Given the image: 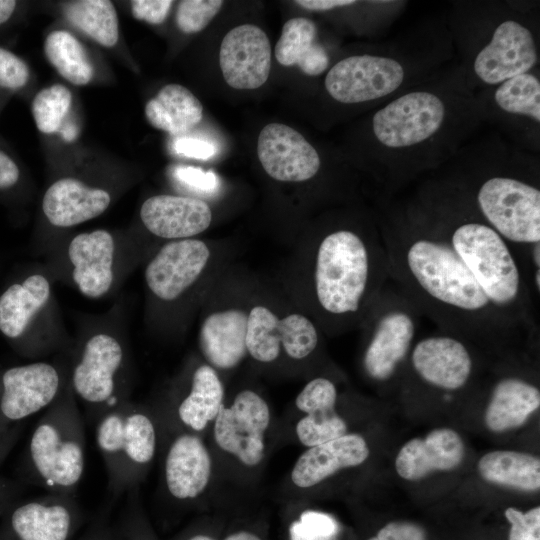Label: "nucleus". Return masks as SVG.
I'll return each mask as SVG.
<instances>
[{"mask_svg": "<svg viewBox=\"0 0 540 540\" xmlns=\"http://www.w3.org/2000/svg\"><path fill=\"white\" fill-rule=\"evenodd\" d=\"M379 229L390 280L440 330L481 345L530 337L493 306L455 250L415 206L382 218Z\"/></svg>", "mask_w": 540, "mask_h": 540, "instance_id": "obj_1", "label": "nucleus"}, {"mask_svg": "<svg viewBox=\"0 0 540 540\" xmlns=\"http://www.w3.org/2000/svg\"><path fill=\"white\" fill-rule=\"evenodd\" d=\"M389 281L379 228L328 229L308 244L305 312L327 333L359 327Z\"/></svg>", "mask_w": 540, "mask_h": 540, "instance_id": "obj_2", "label": "nucleus"}, {"mask_svg": "<svg viewBox=\"0 0 540 540\" xmlns=\"http://www.w3.org/2000/svg\"><path fill=\"white\" fill-rule=\"evenodd\" d=\"M415 207L455 250L493 306L523 332L534 335L535 297L511 245L460 193L429 194Z\"/></svg>", "mask_w": 540, "mask_h": 540, "instance_id": "obj_3", "label": "nucleus"}, {"mask_svg": "<svg viewBox=\"0 0 540 540\" xmlns=\"http://www.w3.org/2000/svg\"><path fill=\"white\" fill-rule=\"evenodd\" d=\"M85 450V419L68 382L34 426L20 461V477L47 492L76 495Z\"/></svg>", "mask_w": 540, "mask_h": 540, "instance_id": "obj_4", "label": "nucleus"}, {"mask_svg": "<svg viewBox=\"0 0 540 540\" xmlns=\"http://www.w3.org/2000/svg\"><path fill=\"white\" fill-rule=\"evenodd\" d=\"M94 426L107 487L115 500L145 480L160 448L159 422L151 407L129 399L102 415Z\"/></svg>", "mask_w": 540, "mask_h": 540, "instance_id": "obj_5", "label": "nucleus"}, {"mask_svg": "<svg viewBox=\"0 0 540 540\" xmlns=\"http://www.w3.org/2000/svg\"><path fill=\"white\" fill-rule=\"evenodd\" d=\"M460 194L476 214L513 248L523 269L540 250V189L511 175L482 179L473 195Z\"/></svg>", "mask_w": 540, "mask_h": 540, "instance_id": "obj_6", "label": "nucleus"}, {"mask_svg": "<svg viewBox=\"0 0 540 540\" xmlns=\"http://www.w3.org/2000/svg\"><path fill=\"white\" fill-rule=\"evenodd\" d=\"M422 316L402 289L394 282L386 284L359 326L362 368L370 380L383 384L395 377L415 344Z\"/></svg>", "mask_w": 540, "mask_h": 540, "instance_id": "obj_7", "label": "nucleus"}, {"mask_svg": "<svg viewBox=\"0 0 540 540\" xmlns=\"http://www.w3.org/2000/svg\"><path fill=\"white\" fill-rule=\"evenodd\" d=\"M124 345L115 336L98 332L81 345L69 372L73 393L84 407L86 423L93 424L129 400Z\"/></svg>", "mask_w": 540, "mask_h": 540, "instance_id": "obj_8", "label": "nucleus"}, {"mask_svg": "<svg viewBox=\"0 0 540 540\" xmlns=\"http://www.w3.org/2000/svg\"><path fill=\"white\" fill-rule=\"evenodd\" d=\"M322 330L305 311H279L266 301L249 302L247 355L261 365L282 357L295 362L310 358L319 348Z\"/></svg>", "mask_w": 540, "mask_h": 540, "instance_id": "obj_9", "label": "nucleus"}, {"mask_svg": "<svg viewBox=\"0 0 540 540\" xmlns=\"http://www.w3.org/2000/svg\"><path fill=\"white\" fill-rule=\"evenodd\" d=\"M272 421L266 399L254 389L238 391L224 403L211 425L217 449L242 468L253 470L266 457Z\"/></svg>", "mask_w": 540, "mask_h": 540, "instance_id": "obj_10", "label": "nucleus"}, {"mask_svg": "<svg viewBox=\"0 0 540 540\" xmlns=\"http://www.w3.org/2000/svg\"><path fill=\"white\" fill-rule=\"evenodd\" d=\"M225 401L219 372L206 362H200L177 380L164 404L151 408L158 419L160 434L186 431L202 436Z\"/></svg>", "mask_w": 540, "mask_h": 540, "instance_id": "obj_11", "label": "nucleus"}, {"mask_svg": "<svg viewBox=\"0 0 540 540\" xmlns=\"http://www.w3.org/2000/svg\"><path fill=\"white\" fill-rule=\"evenodd\" d=\"M448 120V107L436 93H405L376 111L372 131L388 150L416 148L436 136Z\"/></svg>", "mask_w": 540, "mask_h": 540, "instance_id": "obj_12", "label": "nucleus"}, {"mask_svg": "<svg viewBox=\"0 0 540 540\" xmlns=\"http://www.w3.org/2000/svg\"><path fill=\"white\" fill-rule=\"evenodd\" d=\"M84 521L76 495L47 492L19 500L1 516L0 540H72Z\"/></svg>", "mask_w": 540, "mask_h": 540, "instance_id": "obj_13", "label": "nucleus"}, {"mask_svg": "<svg viewBox=\"0 0 540 540\" xmlns=\"http://www.w3.org/2000/svg\"><path fill=\"white\" fill-rule=\"evenodd\" d=\"M69 382V373L53 362L36 361L0 370V429L48 408Z\"/></svg>", "mask_w": 540, "mask_h": 540, "instance_id": "obj_14", "label": "nucleus"}, {"mask_svg": "<svg viewBox=\"0 0 540 540\" xmlns=\"http://www.w3.org/2000/svg\"><path fill=\"white\" fill-rule=\"evenodd\" d=\"M162 485L165 495L177 504L197 501L212 480L213 460L201 435L173 431L162 433Z\"/></svg>", "mask_w": 540, "mask_h": 540, "instance_id": "obj_15", "label": "nucleus"}, {"mask_svg": "<svg viewBox=\"0 0 540 540\" xmlns=\"http://www.w3.org/2000/svg\"><path fill=\"white\" fill-rule=\"evenodd\" d=\"M406 79L404 65L381 55H353L337 62L325 77V88L336 101L363 103L385 98Z\"/></svg>", "mask_w": 540, "mask_h": 540, "instance_id": "obj_16", "label": "nucleus"}, {"mask_svg": "<svg viewBox=\"0 0 540 540\" xmlns=\"http://www.w3.org/2000/svg\"><path fill=\"white\" fill-rule=\"evenodd\" d=\"M470 343L443 330L421 338L409 354L414 375L437 390L452 392L463 389L474 372Z\"/></svg>", "mask_w": 540, "mask_h": 540, "instance_id": "obj_17", "label": "nucleus"}, {"mask_svg": "<svg viewBox=\"0 0 540 540\" xmlns=\"http://www.w3.org/2000/svg\"><path fill=\"white\" fill-rule=\"evenodd\" d=\"M212 258L213 252L203 240L168 241L148 262L146 285L160 301H176L206 274Z\"/></svg>", "mask_w": 540, "mask_h": 540, "instance_id": "obj_18", "label": "nucleus"}, {"mask_svg": "<svg viewBox=\"0 0 540 540\" xmlns=\"http://www.w3.org/2000/svg\"><path fill=\"white\" fill-rule=\"evenodd\" d=\"M538 60L537 46L530 29L515 20L501 22L490 41L477 53L473 70L488 85H498L530 72Z\"/></svg>", "mask_w": 540, "mask_h": 540, "instance_id": "obj_19", "label": "nucleus"}, {"mask_svg": "<svg viewBox=\"0 0 540 540\" xmlns=\"http://www.w3.org/2000/svg\"><path fill=\"white\" fill-rule=\"evenodd\" d=\"M257 155L265 172L280 182L310 180L321 166L316 149L298 131L281 123L261 130Z\"/></svg>", "mask_w": 540, "mask_h": 540, "instance_id": "obj_20", "label": "nucleus"}, {"mask_svg": "<svg viewBox=\"0 0 540 540\" xmlns=\"http://www.w3.org/2000/svg\"><path fill=\"white\" fill-rule=\"evenodd\" d=\"M219 63L226 83L239 90L262 86L271 69V46L258 26L244 24L231 29L220 45Z\"/></svg>", "mask_w": 540, "mask_h": 540, "instance_id": "obj_21", "label": "nucleus"}, {"mask_svg": "<svg viewBox=\"0 0 540 540\" xmlns=\"http://www.w3.org/2000/svg\"><path fill=\"white\" fill-rule=\"evenodd\" d=\"M50 295V282L39 273L10 283L0 293V333L21 355L33 357L31 324Z\"/></svg>", "mask_w": 540, "mask_h": 540, "instance_id": "obj_22", "label": "nucleus"}, {"mask_svg": "<svg viewBox=\"0 0 540 540\" xmlns=\"http://www.w3.org/2000/svg\"><path fill=\"white\" fill-rule=\"evenodd\" d=\"M247 304H228L212 309L203 318L198 343L204 362L218 372L230 371L248 356L246 347Z\"/></svg>", "mask_w": 540, "mask_h": 540, "instance_id": "obj_23", "label": "nucleus"}, {"mask_svg": "<svg viewBox=\"0 0 540 540\" xmlns=\"http://www.w3.org/2000/svg\"><path fill=\"white\" fill-rule=\"evenodd\" d=\"M337 401V386L328 377H314L303 386L294 402L302 414L295 425L301 445L309 448L348 433L346 421L337 412Z\"/></svg>", "mask_w": 540, "mask_h": 540, "instance_id": "obj_24", "label": "nucleus"}, {"mask_svg": "<svg viewBox=\"0 0 540 540\" xmlns=\"http://www.w3.org/2000/svg\"><path fill=\"white\" fill-rule=\"evenodd\" d=\"M140 218L150 233L172 241L193 238L204 232L211 225L213 214L202 199L161 194L144 201Z\"/></svg>", "mask_w": 540, "mask_h": 540, "instance_id": "obj_25", "label": "nucleus"}, {"mask_svg": "<svg viewBox=\"0 0 540 540\" xmlns=\"http://www.w3.org/2000/svg\"><path fill=\"white\" fill-rule=\"evenodd\" d=\"M370 450L363 436L347 433L306 448L290 471V482L298 489H310L341 470L363 464Z\"/></svg>", "mask_w": 540, "mask_h": 540, "instance_id": "obj_26", "label": "nucleus"}, {"mask_svg": "<svg viewBox=\"0 0 540 540\" xmlns=\"http://www.w3.org/2000/svg\"><path fill=\"white\" fill-rule=\"evenodd\" d=\"M464 456L465 445L458 432L436 428L406 442L396 456L395 469L404 480L416 482L435 471L455 469Z\"/></svg>", "mask_w": 540, "mask_h": 540, "instance_id": "obj_27", "label": "nucleus"}, {"mask_svg": "<svg viewBox=\"0 0 540 540\" xmlns=\"http://www.w3.org/2000/svg\"><path fill=\"white\" fill-rule=\"evenodd\" d=\"M115 242L110 232L97 229L76 235L69 243L72 278L82 295L97 299L105 295L114 280Z\"/></svg>", "mask_w": 540, "mask_h": 540, "instance_id": "obj_28", "label": "nucleus"}, {"mask_svg": "<svg viewBox=\"0 0 540 540\" xmlns=\"http://www.w3.org/2000/svg\"><path fill=\"white\" fill-rule=\"evenodd\" d=\"M110 194L75 178L55 181L45 192L42 210L56 227H72L101 215L110 205Z\"/></svg>", "mask_w": 540, "mask_h": 540, "instance_id": "obj_29", "label": "nucleus"}, {"mask_svg": "<svg viewBox=\"0 0 540 540\" xmlns=\"http://www.w3.org/2000/svg\"><path fill=\"white\" fill-rule=\"evenodd\" d=\"M540 407V390L532 382L508 375L498 379L485 410L489 430L502 433L522 426Z\"/></svg>", "mask_w": 540, "mask_h": 540, "instance_id": "obj_30", "label": "nucleus"}, {"mask_svg": "<svg viewBox=\"0 0 540 540\" xmlns=\"http://www.w3.org/2000/svg\"><path fill=\"white\" fill-rule=\"evenodd\" d=\"M315 23L304 17L288 20L275 46V58L283 66L297 65L309 76L322 74L329 65L325 48L316 41Z\"/></svg>", "mask_w": 540, "mask_h": 540, "instance_id": "obj_31", "label": "nucleus"}, {"mask_svg": "<svg viewBox=\"0 0 540 540\" xmlns=\"http://www.w3.org/2000/svg\"><path fill=\"white\" fill-rule=\"evenodd\" d=\"M145 116L154 128L171 135H180L200 123L203 106L186 87L168 84L146 103Z\"/></svg>", "mask_w": 540, "mask_h": 540, "instance_id": "obj_32", "label": "nucleus"}, {"mask_svg": "<svg viewBox=\"0 0 540 540\" xmlns=\"http://www.w3.org/2000/svg\"><path fill=\"white\" fill-rule=\"evenodd\" d=\"M487 482L535 492L540 488V459L529 453L495 450L484 454L477 464Z\"/></svg>", "mask_w": 540, "mask_h": 540, "instance_id": "obj_33", "label": "nucleus"}, {"mask_svg": "<svg viewBox=\"0 0 540 540\" xmlns=\"http://www.w3.org/2000/svg\"><path fill=\"white\" fill-rule=\"evenodd\" d=\"M67 20L104 47L118 42L119 25L116 9L108 0H77L64 6Z\"/></svg>", "mask_w": 540, "mask_h": 540, "instance_id": "obj_34", "label": "nucleus"}, {"mask_svg": "<svg viewBox=\"0 0 540 540\" xmlns=\"http://www.w3.org/2000/svg\"><path fill=\"white\" fill-rule=\"evenodd\" d=\"M44 54L49 63L74 85L88 84L94 68L81 42L66 30H54L45 39Z\"/></svg>", "mask_w": 540, "mask_h": 540, "instance_id": "obj_35", "label": "nucleus"}, {"mask_svg": "<svg viewBox=\"0 0 540 540\" xmlns=\"http://www.w3.org/2000/svg\"><path fill=\"white\" fill-rule=\"evenodd\" d=\"M494 101L506 113L525 116L537 124L540 122V81L531 72L498 84Z\"/></svg>", "mask_w": 540, "mask_h": 540, "instance_id": "obj_36", "label": "nucleus"}, {"mask_svg": "<svg viewBox=\"0 0 540 540\" xmlns=\"http://www.w3.org/2000/svg\"><path fill=\"white\" fill-rule=\"evenodd\" d=\"M72 103L70 90L54 84L40 90L32 101V116L37 129L44 134L59 130Z\"/></svg>", "mask_w": 540, "mask_h": 540, "instance_id": "obj_37", "label": "nucleus"}, {"mask_svg": "<svg viewBox=\"0 0 540 540\" xmlns=\"http://www.w3.org/2000/svg\"><path fill=\"white\" fill-rule=\"evenodd\" d=\"M124 496V504L113 521L117 540H156L142 507L140 487Z\"/></svg>", "mask_w": 540, "mask_h": 540, "instance_id": "obj_38", "label": "nucleus"}, {"mask_svg": "<svg viewBox=\"0 0 540 540\" xmlns=\"http://www.w3.org/2000/svg\"><path fill=\"white\" fill-rule=\"evenodd\" d=\"M223 5L221 0H184L178 5L176 23L186 34L203 30Z\"/></svg>", "mask_w": 540, "mask_h": 540, "instance_id": "obj_39", "label": "nucleus"}, {"mask_svg": "<svg viewBox=\"0 0 540 540\" xmlns=\"http://www.w3.org/2000/svg\"><path fill=\"white\" fill-rule=\"evenodd\" d=\"M337 532L336 521L331 516L316 511L303 513L300 521L291 528L293 540H328Z\"/></svg>", "mask_w": 540, "mask_h": 540, "instance_id": "obj_40", "label": "nucleus"}, {"mask_svg": "<svg viewBox=\"0 0 540 540\" xmlns=\"http://www.w3.org/2000/svg\"><path fill=\"white\" fill-rule=\"evenodd\" d=\"M504 515L510 524L508 540H540V507L522 512L508 507Z\"/></svg>", "mask_w": 540, "mask_h": 540, "instance_id": "obj_41", "label": "nucleus"}, {"mask_svg": "<svg viewBox=\"0 0 540 540\" xmlns=\"http://www.w3.org/2000/svg\"><path fill=\"white\" fill-rule=\"evenodd\" d=\"M29 80L27 64L11 51L0 47V88L19 89Z\"/></svg>", "mask_w": 540, "mask_h": 540, "instance_id": "obj_42", "label": "nucleus"}, {"mask_svg": "<svg viewBox=\"0 0 540 540\" xmlns=\"http://www.w3.org/2000/svg\"><path fill=\"white\" fill-rule=\"evenodd\" d=\"M174 176L187 186L204 193H214L219 187L216 174L199 167L177 166L174 168Z\"/></svg>", "mask_w": 540, "mask_h": 540, "instance_id": "obj_43", "label": "nucleus"}, {"mask_svg": "<svg viewBox=\"0 0 540 540\" xmlns=\"http://www.w3.org/2000/svg\"><path fill=\"white\" fill-rule=\"evenodd\" d=\"M367 540H427L424 529L409 521H393L384 525Z\"/></svg>", "mask_w": 540, "mask_h": 540, "instance_id": "obj_44", "label": "nucleus"}, {"mask_svg": "<svg viewBox=\"0 0 540 540\" xmlns=\"http://www.w3.org/2000/svg\"><path fill=\"white\" fill-rule=\"evenodd\" d=\"M172 4L171 0H134L131 2V12L137 20L161 24L168 16Z\"/></svg>", "mask_w": 540, "mask_h": 540, "instance_id": "obj_45", "label": "nucleus"}, {"mask_svg": "<svg viewBox=\"0 0 540 540\" xmlns=\"http://www.w3.org/2000/svg\"><path fill=\"white\" fill-rule=\"evenodd\" d=\"M172 150L177 155L201 160L209 159L217 152L212 142L192 137L176 138L172 143Z\"/></svg>", "mask_w": 540, "mask_h": 540, "instance_id": "obj_46", "label": "nucleus"}, {"mask_svg": "<svg viewBox=\"0 0 540 540\" xmlns=\"http://www.w3.org/2000/svg\"><path fill=\"white\" fill-rule=\"evenodd\" d=\"M77 540H117L109 509L99 512Z\"/></svg>", "mask_w": 540, "mask_h": 540, "instance_id": "obj_47", "label": "nucleus"}, {"mask_svg": "<svg viewBox=\"0 0 540 540\" xmlns=\"http://www.w3.org/2000/svg\"><path fill=\"white\" fill-rule=\"evenodd\" d=\"M24 485L18 481L0 476V518L21 498Z\"/></svg>", "mask_w": 540, "mask_h": 540, "instance_id": "obj_48", "label": "nucleus"}, {"mask_svg": "<svg viewBox=\"0 0 540 540\" xmlns=\"http://www.w3.org/2000/svg\"><path fill=\"white\" fill-rule=\"evenodd\" d=\"M20 179V170L17 164L0 150V191L13 188Z\"/></svg>", "mask_w": 540, "mask_h": 540, "instance_id": "obj_49", "label": "nucleus"}, {"mask_svg": "<svg viewBox=\"0 0 540 540\" xmlns=\"http://www.w3.org/2000/svg\"><path fill=\"white\" fill-rule=\"evenodd\" d=\"M23 423L10 428L0 429V465L16 445L22 433Z\"/></svg>", "mask_w": 540, "mask_h": 540, "instance_id": "obj_50", "label": "nucleus"}, {"mask_svg": "<svg viewBox=\"0 0 540 540\" xmlns=\"http://www.w3.org/2000/svg\"><path fill=\"white\" fill-rule=\"evenodd\" d=\"M296 4L311 11H327L338 7L350 6L356 3L352 0H298Z\"/></svg>", "mask_w": 540, "mask_h": 540, "instance_id": "obj_51", "label": "nucleus"}, {"mask_svg": "<svg viewBox=\"0 0 540 540\" xmlns=\"http://www.w3.org/2000/svg\"><path fill=\"white\" fill-rule=\"evenodd\" d=\"M16 5L17 2L13 0H0V25L12 16Z\"/></svg>", "mask_w": 540, "mask_h": 540, "instance_id": "obj_52", "label": "nucleus"}, {"mask_svg": "<svg viewBox=\"0 0 540 540\" xmlns=\"http://www.w3.org/2000/svg\"><path fill=\"white\" fill-rule=\"evenodd\" d=\"M223 540H262L257 534L247 531L239 530L227 535Z\"/></svg>", "mask_w": 540, "mask_h": 540, "instance_id": "obj_53", "label": "nucleus"}, {"mask_svg": "<svg viewBox=\"0 0 540 540\" xmlns=\"http://www.w3.org/2000/svg\"><path fill=\"white\" fill-rule=\"evenodd\" d=\"M176 540H216L211 535L200 532V531H190L188 533H185L181 537H179Z\"/></svg>", "mask_w": 540, "mask_h": 540, "instance_id": "obj_54", "label": "nucleus"}]
</instances>
